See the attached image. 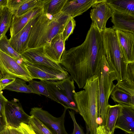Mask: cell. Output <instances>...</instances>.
<instances>
[{"mask_svg":"<svg viewBox=\"0 0 134 134\" xmlns=\"http://www.w3.org/2000/svg\"><path fill=\"white\" fill-rule=\"evenodd\" d=\"M110 96L113 100L122 106L134 108V98L128 93L115 86Z\"/></svg>","mask_w":134,"mask_h":134,"instance_id":"21","label":"cell"},{"mask_svg":"<svg viewBox=\"0 0 134 134\" xmlns=\"http://www.w3.org/2000/svg\"><path fill=\"white\" fill-rule=\"evenodd\" d=\"M42 13L30 20L19 32L8 40L12 47L20 54L27 48L31 29Z\"/></svg>","mask_w":134,"mask_h":134,"instance_id":"10","label":"cell"},{"mask_svg":"<svg viewBox=\"0 0 134 134\" xmlns=\"http://www.w3.org/2000/svg\"><path fill=\"white\" fill-rule=\"evenodd\" d=\"M115 86L129 94L134 98V82L126 79L118 82Z\"/></svg>","mask_w":134,"mask_h":134,"instance_id":"32","label":"cell"},{"mask_svg":"<svg viewBox=\"0 0 134 134\" xmlns=\"http://www.w3.org/2000/svg\"><path fill=\"white\" fill-rule=\"evenodd\" d=\"M67 0H43V13L53 16L61 12Z\"/></svg>","mask_w":134,"mask_h":134,"instance_id":"24","label":"cell"},{"mask_svg":"<svg viewBox=\"0 0 134 134\" xmlns=\"http://www.w3.org/2000/svg\"><path fill=\"white\" fill-rule=\"evenodd\" d=\"M92 7L90 16L92 22L102 32L106 28L107 20L111 17L112 9L107 4L106 0H103Z\"/></svg>","mask_w":134,"mask_h":134,"instance_id":"13","label":"cell"},{"mask_svg":"<svg viewBox=\"0 0 134 134\" xmlns=\"http://www.w3.org/2000/svg\"><path fill=\"white\" fill-rule=\"evenodd\" d=\"M45 81L49 92L58 103L62 105L64 108L69 109L79 113L76 106L70 101L64 91L57 85L55 81L47 80Z\"/></svg>","mask_w":134,"mask_h":134,"instance_id":"17","label":"cell"},{"mask_svg":"<svg viewBox=\"0 0 134 134\" xmlns=\"http://www.w3.org/2000/svg\"><path fill=\"white\" fill-rule=\"evenodd\" d=\"M18 129L23 134H33V130L28 124L21 123Z\"/></svg>","mask_w":134,"mask_h":134,"instance_id":"38","label":"cell"},{"mask_svg":"<svg viewBox=\"0 0 134 134\" xmlns=\"http://www.w3.org/2000/svg\"><path fill=\"white\" fill-rule=\"evenodd\" d=\"M122 107L119 104L113 105L109 104L108 106L106 124L105 127L109 134H114L115 125Z\"/></svg>","mask_w":134,"mask_h":134,"instance_id":"20","label":"cell"},{"mask_svg":"<svg viewBox=\"0 0 134 134\" xmlns=\"http://www.w3.org/2000/svg\"></svg>","mask_w":134,"mask_h":134,"instance_id":"49","label":"cell"},{"mask_svg":"<svg viewBox=\"0 0 134 134\" xmlns=\"http://www.w3.org/2000/svg\"><path fill=\"white\" fill-rule=\"evenodd\" d=\"M13 14L6 6L0 13V40L10 28Z\"/></svg>","mask_w":134,"mask_h":134,"instance_id":"23","label":"cell"},{"mask_svg":"<svg viewBox=\"0 0 134 134\" xmlns=\"http://www.w3.org/2000/svg\"><path fill=\"white\" fill-rule=\"evenodd\" d=\"M25 63L33 79H38L44 81H57L66 78L69 76V74L62 73L41 65Z\"/></svg>","mask_w":134,"mask_h":134,"instance_id":"11","label":"cell"},{"mask_svg":"<svg viewBox=\"0 0 134 134\" xmlns=\"http://www.w3.org/2000/svg\"><path fill=\"white\" fill-rule=\"evenodd\" d=\"M2 91V90H1V88L0 87V92H1Z\"/></svg>","mask_w":134,"mask_h":134,"instance_id":"47","label":"cell"},{"mask_svg":"<svg viewBox=\"0 0 134 134\" xmlns=\"http://www.w3.org/2000/svg\"><path fill=\"white\" fill-rule=\"evenodd\" d=\"M119 45L125 61L128 64L134 62V34L115 31Z\"/></svg>","mask_w":134,"mask_h":134,"instance_id":"12","label":"cell"},{"mask_svg":"<svg viewBox=\"0 0 134 134\" xmlns=\"http://www.w3.org/2000/svg\"><path fill=\"white\" fill-rule=\"evenodd\" d=\"M71 17L61 12L52 16L43 12L31 29L27 48L44 47L62 33Z\"/></svg>","mask_w":134,"mask_h":134,"instance_id":"3","label":"cell"},{"mask_svg":"<svg viewBox=\"0 0 134 134\" xmlns=\"http://www.w3.org/2000/svg\"><path fill=\"white\" fill-rule=\"evenodd\" d=\"M97 130V134H109L106 130L105 127L102 125L98 126Z\"/></svg>","mask_w":134,"mask_h":134,"instance_id":"40","label":"cell"},{"mask_svg":"<svg viewBox=\"0 0 134 134\" xmlns=\"http://www.w3.org/2000/svg\"><path fill=\"white\" fill-rule=\"evenodd\" d=\"M133 121L134 108L127 106H122L115 125L130 122Z\"/></svg>","mask_w":134,"mask_h":134,"instance_id":"29","label":"cell"},{"mask_svg":"<svg viewBox=\"0 0 134 134\" xmlns=\"http://www.w3.org/2000/svg\"><path fill=\"white\" fill-rule=\"evenodd\" d=\"M3 6H4L3 5H2V4H0V8L1 7H2Z\"/></svg>","mask_w":134,"mask_h":134,"instance_id":"46","label":"cell"},{"mask_svg":"<svg viewBox=\"0 0 134 134\" xmlns=\"http://www.w3.org/2000/svg\"><path fill=\"white\" fill-rule=\"evenodd\" d=\"M25 0H7L6 7L12 13L13 15L16 11L25 2Z\"/></svg>","mask_w":134,"mask_h":134,"instance_id":"34","label":"cell"},{"mask_svg":"<svg viewBox=\"0 0 134 134\" xmlns=\"http://www.w3.org/2000/svg\"><path fill=\"white\" fill-rule=\"evenodd\" d=\"M103 0H67L61 12L73 18L82 15L91 7Z\"/></svg>","mask_w":134,"mask_h":134,"instance_id":"14","label":"cell"},{"mask_svg":"<svg viewBox=\"0 0 134 134\" xmlns=\"http://www.w3.org/2000/svg\"><path fill=\"white\" fill-rule=\"evenodd\" d=\"M33 134H36L34 132V131H33Z\"/></svg>","mask_w":134,"mask_h":134,"instance_id":"48","label":"cell"},{"mask_svg":"<svg viewBox=\"0 0 134 134\" xmlns=\"http://www.w3.org/2000/svg\"><path fill=\"white\" fill-rule=\"evenodd\" d=\"M15 78L8 76H3L0 80V87L1 90H4L6 86L13 82Z\"/></svg>","mask_w":134,"mask_h":134,"instance_id":"37","label":"cell"},{"mask_svg":"<svg viewBox=\"0 0 134 134\" xmlns=\"http://www.w3.org/2000/svg\"><path fill=\"white\" fill-rule=\"evenodd\" d=\"M5 113L7 127L18 129L22 123L28 124L30 116L24 111L18 99L6 102Z\"/></svg>","mask_w":134,"mask_h":134,"instance_id":"9","label":"cell"},{"mask_svg":"<svg viewBox=\"0 0 134 134\" xmlns=\"http://www.w3.org/2000/svg\"><path fill=\"white\" fill-rule=\"evenodd\" d=\"M83 88V90L75 92V102L90 134H97L99 110L98 76L94 75L87 79Z\"/></svg>","mask_w":134,"mask_h":134,"instance_id":"2","label":"cell"},{"mask_svg":"<svg viewBox=\"0 0 134 134\" xmlns=\"http://www.w3.org/2000/svg\"><path fill=\"white\" fill-rule=\"evenodd\" d=\"M67 109L64 108L63 114L59 118L54 117L48 111L38 107L31 108L30 114L31 115L38 119L55 134H68L64 126L65 118Z\"/></svg>","mask_w":134,"mask_h":134,"instance_id":"8","label":"cell"},{"mask_svg":"<svg viewBox=\"0 0 134 134\" xmlns=\"http://www.w3.org/2000/svg\"><path fill=\"white\" fill-rule=\"evenodd\" d=\"M102 35L106 58L115 71L117 80L121 81L126 79L128 64L120 50L115 31L112 27H106Z\"/></svg>","mask_w":134,"mask_h":134,"instance_id":"4","label":"cell"},{"mask_svg":"<svg viewBox=\"0 0 134 134\" xmlns=\"http://www.w3.org/2000/svg\"><path fill=\"white\" fill-rule=\"evenodd\" d=\"M28 82V85L33 91V93L39 96L43 95L57 102L49 92L45 81L40 80L39 81H37L32 79Z\"/></svg>","mask_w":134,"mask_h":134,"instance_id":"25","label":"cell"},{"mask_svg":"<svg viewBox=\"0 0 134 134\" xmlns=\"http://www.w3.org/2000/svg\"><path fill=\"white\" fill-rule=\"evenodd\" d=\"M2 91L0 92V132L7 128L5 116V105L8 100L3 94Z\"/></svg>","mask_w":134,"mask_h":134,"instance_id":"31","label":"cell"},{"mask_svg":"<svg viewBox=\"0 0 134 134\" xmlns=\"http://www.w3.org/2000/svg\"><path fill=\"white\" fill-rule=\"evenodd\" d=\"M99 101L98 116L101 119L102 125L105 127L106 122L109 99L117 80L115 71L108 63L105 55L102 56L99 73L98 75Z\"/></svg>","mask_w":134,"mask_h":134,"instance_id":"5","label":"cell"},{"mask_svg":"<svg viewBox=\"0 0 134 134\" xmlns=\"http://www.w3.org/2000/svg\"><path fill=\"white\" fill-rule=\"evenodd\" d=\"M43 11V6L34 8L25 14L18 17L13 15L10 28V35L12 37L19 32L28 22Z\"/></svg>","mask_w":134,"mask_h":134,"instance_id":"15","label":"cell"},{"mask_svg":"<svg viewBox=\"0 0 134 134\" xmlns=\"http://www.w3.org/2000/svg\"><path fill=\"white\" fill-rule=\"evenodd\" d=\"M0 50L16 60H23L20 55L16 52L10 45L6 36L0 40Z\"/></svg>","mask_w":134,"mask_h":134,"instance_id":"30","label":"cell"},{"mask_svg":"<svg viewBox=\"0 0 134 134\" xmlns=\"http://www.w3.org/2000/svg\"><path fill=\"white\" fill-rule=\"evenodd\" d=\"M0 70L3 76L19 78L26 82L33 79L23 60L15 59L0 50Z\"/></svg>","mask_w":134,"mask_h":134,"instance_id":"6","label":"cell"},{"mask_svg":"<svg viewBox=\"0 0 134 134\" xmlns=\"http://www.w3.org/2000/svg\"><path fill=\"white\" fill-rule=\"evenodd\" d=\"M76 21L74 18L71 17L65 26L62 33L64 41L67 40L69 36L73 33L76 26Z\"/></svg>","mask_w":134,"mask_h":134,"instance_id":"33","label":"cell"},{"mask_svg":"<svg viewBox=\"0 0 134 134\" xmlns=\"http://www.w3.org/2000/svg\"><path fill=\"white\" fill-rule=\"evenodd\" d=\"M28 124L36 134H55L38 119L33 115L30 116Z\"/></svg>","mask_w":134,"mask_h":134,"instance_id":"26","label":"cell"},{"mask_svg":"<svg viewBox=\"0 0 134 134\" xmlns=\"http://www.w3.org/2000/svg\"><path fill=\"white\" fill-rule=\"evenodd\" d=\"M68 111L74 123V128L72 134H85L82 129L76 122L75 115V111L72 110Z\"/></svg>","mask_w":134,"mask_h":134,"instance_id":"36","label":"cell"},{"mask_svg":"<svg viewBox=\"0 0 134 134\" xmlns=\"http://www.w3.org/2000/svg\"><path fill=\"white\" fill-rule=\"evenodd\" d=\"M3 76L2 74L1 71L0 70V80L2 78Z\"/></svg>","mask_w":134,"mask_h":134,"instance_id":"44","label":"cell"},{"mask_svg":"<svg viewBox=\"0 0 134 134\" xmlns=\"http://www.w3.org/2000/svg\"><path fill=\"white\" fill-rule=\"evenodd\" d=\"M0 134H10L7 128L4 131L0 132Z\"/></svg>","mask_w":134,"mask_h":134,"instance_id":"42","label":"cell"},{"mask_svg":"<svg viewBox=\"0 0 134 134\" xmlns=\"http://www.w3.org/2000/svg\"><path fill=\"white\" fill-rule=\"evenodd\" d=\"M10 134H23L18 129H15L10 127H7Z\"/></svg>","mask_w":134,"mask_h":134,"instance_id":"41","label":"cell"},{"mask_svg":"<svg viewBox=\"0 0 134 134\" xmlns=\"http://www.w3.org/2000/svg\"><path fill=\"white\" fill-rule=\"evenodd\" d=\"M106 2L112 10L134 16V0H106Z\"/></svg>","mask_w":134,"mask_h":134,"instance_id":"19","label":"cell"},{"mask_svg":"<svg viewBox=\"0 0 134 134\" xmlns=\"http://www.w3.org/2000/svg\"><path fill=\"white\" fill-rule=\"evenodd\" d=\"M126 79L134 82V62L128 65Z\"/></svg>","mask_w":134,"mask_h":134,"instance_id":"39","label":"cell"},{"mask_svg":"<svg viewBox=\"0 0 134 134\" xmlns=\"http://www.w3.org/2000/svg\"><path fill=\"white\" fill-rule=\"evenodd\" d=\"M7 0H0V4L3 5L4 6H6Z\"/></svg>","mask_w":134,"mask_h":134,"instance_id":"43","label":"cell"},{"mask_svg":"<svg viewBox=\"0 0 134 134\" xmlns=\"http://www.w3.org/2000/svg\"><path fill=\"white\" fill-rule=\"evenodd\" d=\"M111 22L112 28L134 34V16L112 10Z\"/></svg>","mask_w":134,"mask_h":134,"instance_id":"16","label":"cell"},{"mask_svg":"<svg viewBox=\"0 0 134 134\" xmlns=\"http://www.w3.org/2000/svg\"><path fill=\"white\" fill-rule=\"evenodd\" d=\"M20 55L25 63L39 64L68 74L59 63L54 60L47 54L44 47L27 48Z\"/></svg>","mask_w":134,"mask_h":134,"instance_id":"7","label":"cell"},{"mask_svg":"<svg viewBox=\"0 0 134 134\" xmlns=\"http://www.w3.org/2000/svg\"><path fill=\"white\" fill-rule=\"evenodd\" d=\"M4 89L10 91L26 93H33V91L26 81L20 78H16L14 81L6 86Z\"/></svg>","mask_w":134,"mask_h":134,"instance_id":"27","label":"cell"},{"mask_svg":"<svg viewBox=\"0 0 134 134\" xmlns=\"http://www.w3.org/2000/svg\"><path fill=\"white\" fill-rule=\"evenodd\" d=\"M43 5V0H25L14 15L20 16L35 8L42 7Z\"/></svg>","mask_w":134,"mask_h":134,"instance_id":"28","label":"cell"},{"mask_svg":"<svg viewBox=\"0 0 134 134\" xmlns=\"http://www.w3.org/2000/svg\"><path fill=\"white\" fill-rule=\"evenodd\" d=\"M105 54L102 32L92 22L84 42L65 50L59 62L77 84L83 88L87 80L98 76L102 56Z\"/></svg>","mask_w":134,"mask_h":134,"instance_id":"1","label":"cell"},{"mask_svg":"<svg viewBox=\"0 0 134 134\" xmlns=\"http://www.w3.org/2000/svg\"><path fill=\"white\" fill-rule=\"evenodd\" d=\"M115 129H120L126 133L134 134V121L132 122L115 125Z\"/></svg>","mask_w":134,"mask_h":134,"instance_id":"35","label":"cell"},{"mask_svg":"<svg viewBox=\"0 0 134 134\" xmlns=\"http://www.w3.org/2000/svg\"><path fill=\"white\" fill-rule=\"evenodd\" d=\"M4 6H3L2 7H1L0 8V13L1 12V11H2L3 7H4Z\"/></svg>","mask_w":134,"mask_h":134,"instance_id":"45","label":"cell"},{"mask_svg":"<svg viewBox=\"0 0 134 134\" xmlns=\"http://www.w3.org/2000/svg\"><path fill=\"white\" fill-rule=\"evenodd\" d=\"M65 42L62 33L55 37L50 43L44 46L47 54L54 61L59 63L62 54L65 50Z\"/></svg>","mask_w":134,"mask_h":134,"instance_id":"18","label":"cell"},{"mask_svg":"<svg viewBox=\"0 0 134 134\" xmlns=\"http://www.w3.org/2000/svg\"><path fill=\"white\" fill-rule=\"evenodd\" d=\"M55 82L64 91L70 101L76 105L74 97L75 92L74 81L71 76L69 75L66 78L57 80Z\"/></svg>","mask_w":134,"mask_h":134,"instance_id":"22","label":"cell"}]
</instances>
